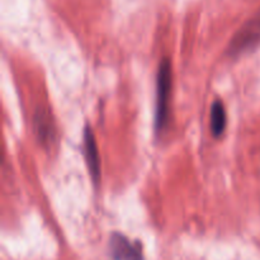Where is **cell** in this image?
Listing matches in <instances>:
<instances>
[{
    "label": "cell",
    "mask_w": 260,
    "mask_h": 260,
    "mask_svg": "<svg viewBox=\"0 0 260 260\" xmlns=\"http://www.w3.org/2000/svg\"><path fill=\"white\" fill-rule=\"evenodd\" d=\"M84 155H85L86 164H88L90 177L94 183H98L101 179V161H99L98 147H96L95 136L90 127L84 129Z\"/></svg>",
    "instance_id": "4"
},
{
    "label": "cell",
    "mask_w": 260,
    "mask_h": 260,
    "mask_svg": "<svg viewBox=\"0 0 260 260\" xmlns=\"http://www.w3.org/2000/svg\"><path fill=\"white\" fill-rule=\"evenodd\" d=\"M226 123H228V117H226L225 107L220 101H216L211 108V131L213 136H221L225 132Z\"/></svg>",
    "instance_id": "6"
},
{
    "label": "cell",
    "mask_w": 260,
    "mask_h": 260,
    "mask_svg": "<svg viewBox=\"0 0 260 260\" xmlns=\"http://www.w3.org/2000/svg\"><path fill=\"white\" fill-rule=\"evenodd\" d=\"M172 88V66L168 58L160 62L156 76V112H155V128L161 131L168 121V102Z\"/></svg>",
    "instance_id": "1"
},
{
    "label": "cell",
    "mask_w": 260,
    "mask_h": 260,
    "mask_svg": "<svg viewBox=\"0 0 260 260\" xmlns=\"http://www.w3.org/2000/svg\"><path fill=\"white\" fill-rule=\"evenodd\" d=\"M109 250L113 260H144L140 243H132L122 234H113L109 241Z\"/></svg>",
    "instance_id": "3"
},
{
    "label": "cell",
    "mask_w": 260,
    "mask_h": 260,
    "mask_svg": "<svg viewBox=\"0 0 260 260\" xmlns=\"http://www.w3.org/2000/svg\"><path fill=\"white\" fill-rule=\"evenodd\" d=\"M33 126H35L37 139L42 144H50V142L53 141V139H55V127H53L51 117L43 109L37 111L35 116V121H33Z\"/></svg>",
    "instance_id": "5"
},
{
    "label": "cell",
    "mask_w": 260,
    "mask_h": 260,
    "mask_svg": "<svg viewBox=\"0 0 260 260\" xmlns=\"http://www.w3.org/2000/svg\"><path fill=\"white\" fill-rule=\"evenodd\" d=\"M260 42V12L243 25L240 30L234 36L229 45V53L231 56L240 55L250 48L255 47Z\"/></svg>",
    "instance_id": "2"
}]
</instances>
